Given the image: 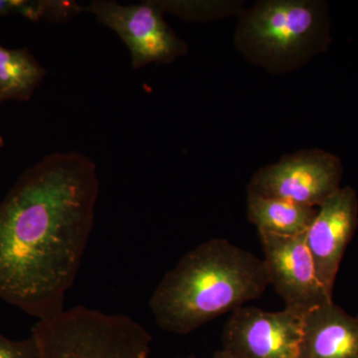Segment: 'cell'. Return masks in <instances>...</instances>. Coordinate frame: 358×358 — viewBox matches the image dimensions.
Here are the masks:
<instances>
[{
  "instance_id": "obj_13",
  "label": "cell",
  "mask_w": 358,
  "mask_h": 358,
  "mask_svg": "<svg viewBox=\"0 0 358 358\" xmlns=\"http://www.w3.org/2000/svg\"><path fill=\"white\" fill-rule=\"evenodd\" d=\"M83 10L77 2L66 0H0V18L20 15L32 21L59 23L70 20Z\"/></svg>"
},
{
  "instance_id": "obj_3",
  "label": "cell",
  "mask_w": 358,
  "mask_h": 358,
  "mask_svg": "<svg viewBox=\"0 0 358 358\" xmlns=\"http://www.w3.org/2000/svg\"><path fill=\"white\" fill-rule=\"evenodd\" d=\"M329 7L320 0H262L240 13L234 42L248 62L281 75L331 44Z\"/></svg>"
},
{
  "instance_id": "obj_18",
  "label": "cell",
  "mask_w": 358,
  "mask_h": 358,
  "mask_svg": "<svg viewBox=\"0 0 358 358\" xmlns=\"http://www.w3.org/2000/svg\"><path fill=\"white\" fill-rule=\"evenodd\" d=\"M187 358H196L195 357H188Z\"/></svg>"
},
{
  "instance_id": "obj_10",
  "label": "cell",
  "mask_w": 358,
  "mask_h": 358,
  "mask_svg": "<svg viewBox=\"0 0 358 358\" xmlns=\"http://www.w3.org/2000/svg\"><path fill=\"white\" fill-rule=\"evenodd\" d=\"M300 358H358V317L334 301L306 313Z\"/></svg>"
},
{
  "instance_id": "obj_2",
  "label": "cell",
  "mask_w": 358,
  "mask_h": 358,
  "mask_svg": "<svg viewBox=\"0 0 358 358\" xmlns=\"http://www.w3.org/2000/svg\"><path fill=\"white\" fill-rule=\"evenodd\" d=\"M268 286L263 259L213 238L187 252L164 275L150 308L160 329L185 336L258 300Z\"/></svg>"
},
{
  "instance_id": "obj_14",
  "label": "cell",
  "mask_w": 358,
  "mask_h": 358,
  "mask_svg": "<svg viewBox=\"0 0 358 358\" xmlns=\"http://www.w3.org/2000/svg\"><path fill=\"white\" fill-rule=\"evenodd\" d=\"M164 13L176 14L185 20H205L241 13L239 2L225 1H157Z\"/></svg>"
},
{
  "instance_id": "obj_11",
  "label": "cell",
  "mask_w": 358,
  "mask_h": 358,
  "mask_svg": "<svg viewBox=\"0 0 358 358\" xmlns=\"http://www.w3.org/2000/svg\"><path fill=\"white\" fill-rule=\"evenodd\" d=\"M317 213L315 207L247 193V217L258 232L279 236L305 234Z\"/></svg>"
},
{
  "instance_id": "obj_7",
  "label": "cell",
  "mask_w": 358,
  "mask_h": 358,
  "mask_svg": "<svg viewBox=\"0 0 358 358\" xmlns=\"http://www.w3.org/2000/svg\"><path fill=\"white\" fill-rule=\"evenodd\" d=\"M303 315L239 308L223 327V350L235 358H300Z\"/></svg>"
},
{
  "instance_id": "obj_1",
  "label": "cell",
  "mask_w": 358,
  "mask_h": 358,
  "mask_svg": "<svg viewBox=\"0 0 358 358\" xmlns=\"http://www.w3.org/2000/svg\"><path fill=\"white\" fill-rule=\"evenodd\" d=\"M100 181L79 152L46 155L0 202V299L38 320L65 310L95 224Z\"/></svg>"
},
{
  "instance_id": "obj_4",
  "label": "cell",
  "mask_w": 358,
  "mask_h": 358,
  "mask_svg": "<svg viewBox=\"0 0 358 358\" xmlns=\"http://www.w3.org/2000/svg\"><path fill=\"white\" fill-rule=\"evenodd\" d=\"M38 358H150L152 336L133 317L77 306L32 327Z\"/></svg>"
},
{
  "instance_id": "obj_15",
  "label": "cell",
  "mask_w": 358,
  "mask_h": 358,
  "mask_svg": "<svg viewBox=\"0 0 358 358\" xmlns=\"http://www.w3.org/2000/svg\"><path fill=\"white\" fill-rule=\"evenodd\" d=\"M0 358H38L36 343L32 336L14 341L0 333Z\"/></svg>"
},
{
  "instance_id": "obj_16",
  "label": "cell",
  "mask_w": 358,
  "mask_h": 358,
  "mask_svg": "<svg viewBox=\"0 0 358 358\" xmlns=\"http://www.w3.org/2000/svg\"><path fill=\"white\" fill-rule=\"evenodd\" d=\"M211 358H235L232 357V355H229V353L224 352V350H218L214 353L213 357Z\"/></svg>"
},
{
  "instance_id": "obj_12",
  "label": "cell",
  "mask_w": 358,
  "mask_h": 358,
  "mask_svg": "<svg viewBox=\"0 0 358 358\" xmlns=\"http://www.w3.org/2000/svg\"><path fill=\"white\" fill-rule=\"evenodd\" d=\"M47 72L27 49L0 45V103L28 101Z\"/></svg>"
},
{
  "instance_id": "obj_6",
  "label": "cell",
  "mask_w": 358,
  "mask_h": 358,
  "mask_svg": "<svg viewBox=\"0 0 358 358\" xmlns=\"http://www.w3.org/2000/svg\"><path fill=\"white\" fill-rule=\"evenodd\" d=\"M117 33L128 47L131 67L167 64L187 54L188 46L171 29L157 1L124 4L96 0L84 9Z\"/></svg>"
},
{
  "instance_id": "obj_9",
  "label": "cell",
  "mask_w": 358,
  "mask_h": 358,
  "mask_svg": "<svg viewBox=\"0 0 358 358\" xmlns=\"http://www.w3.org/2000/svg\"><path fill=\"white\" fill-rule=\"evenodd\" d=\"M358 226V195L350 186L341 187L320 207L306 232V242L320 282L334 296L341 261Z\"/></svg>"
},
{
  "instance_id": "obj_17",
  "label": "cell",
  "mask_w": 358,
  "mask_h": 358,
  "mask_svg": "<svg viewBox=\"0 0 358 358\" xmlns=\"http://www.w3.org/2000/svg\"><path fill=\"white\" fill-rule=\"evenodd\" d=\"M3 145H4L3 138H2L1 136H0V150H1L2 147H3Z\"/></svg>"
},
{
  "instance_id": "obj_8",
  "label": "cell",
  "mask_w": 358,
  "mask_h": 358,
  "mask_svg": "<svg viewBox=\"0 0 358 358\" xmlns=\"http://www.w3.org/2000/svg\"><path fill=\"white\" fill-rule=\"evenodd\" d=\"M305 234L259 232L271 286L284 301L285 308L301 315L334 301L320 282Z\"/></svg>"
},
{
  "instance_id": "obj_5",
  "label": "cell",
  "mask_w": 358,
  "mask_h": 358,
  "mask_svg": "<svg viewBox=\"0 0 358 358\" xmlns=\"http://www.w3.org/2000/svg\"><path fill=\"white\" fill-rule=\"evenodd\" d=\"M343 176V162L336 155L301 150L255 171L247 193L317 208L341 187Z\"/></svg>"
}]
</instances>
